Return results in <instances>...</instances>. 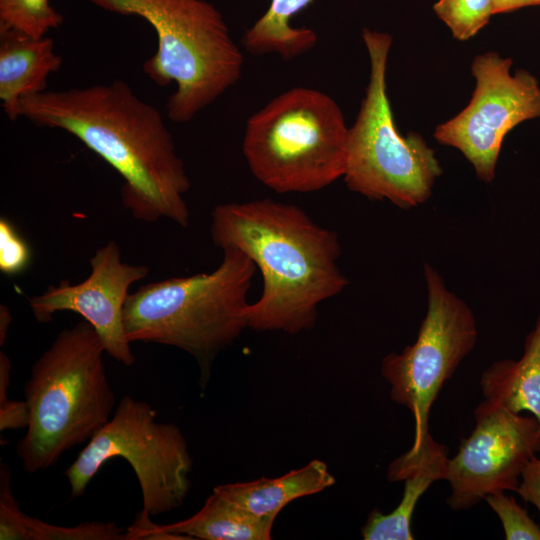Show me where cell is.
Returning a JSON list of instances; mask_svg holds the SVG:
<instances>
[{
	"label": "cell",
	"instance_id": "obj_1",
	"mask_svg": "<svg viewBox=\"0 0 540 540\" xmlns=\"http://www.w3.org/2000/svg\"><path fill=\"white\" fill-rule=\"evenodd\" d=\"M17 116L72 134L123 179V207L144 222L190 223L191 183L160 111L121 80L45 90L20 99Z\"/></svg>",
	"mask_w": 540,
	"mask_h": 540
},
{
	"label": "cell",
	"instance_id": "obj_2",
	"mask_svg": "<svg viewBox=\"0 0 540 540\" xmlns=\"http://www.w3.org/2000/svg\"><path fill=\"white\" fill-rule=\"evenodd\" d=\"M210 235L216 247L243 252L262 274V294L247 309L253 330H310L319 305L349 283L338 266V234L294 204L268 198L219 204Z\"/></svg>",
	"mask_w": 540,
	"mask_h": 540
},
{
	"label": "cell",
	"instance_id": "obj_3",
	"mask_svg": "<svg viewBox=\"0 0 540 540\" xmlns=\"http://www.w3.org/2000/svg\"><path fill=\"white\" fill-rule=\"evenodd\" d=\"M209 273L171 277L129 293L123 308L128 340L176 347L200 368L205 388L216 356L248 328V292L256 265L243 252L223 249Z\"/></svg>",
	"mask_w": 540,
	"mask_h": 540
},
{
	"label": "cell",
	"instance_id": "obj_4",
	"mask_svg": "<svg viewBox=\"0 0 540 540\" xmlns=\"http://www.w3.org/2000/svg\"><path fill=\"white\" fill-rule=\"evenodd\" d=\"M104 353L97 332L83 320L60 331L34 362L24 389L29 425L16 446L27 473L53 466L110 420L116 399Z\"/></svg>",
	"mask_w": 540,
	"mask_h": 540
},
{
	"label": "cell",
	"instance_id": "obj_5",
	"mask_svg": "<svg viewBox=\"0 0 540 540\" xmlns=\"http://www.w3.org/2000/svg\"><path fill=\"white\" fill-rule=\"evenodd\" d=\"M116 14L138 16L156 32L157 50L143 64L157 85H177L168 118L185 123L241 77L244 57L221 12L205 0H87Z\"/></svg>",
	"mask_w": 540,
	"mask_h": 540
},
{
	"label": "cell",
	"instance_id": "obj_6",
	"mask_svg": "<svg viewBox=\"0 0 540 540\" xmlns=\"http://www.w3.org/2000/svg\"><path fill=\"white\" fill-rule=\"evenodd\" d=\"M349 127L324 92L294 87L246 123L242 150L252 175L277 193L315 192L344 176Z\"/></svg>",
	"mask_w": 540,
	"mask_h": 540
},
{
	"label": "cell",
	"instance_id": "obj_7",
	"mask_svg": "<svg viewBox=\"0 0 540 540\" xmlns=\"http://www.w3.org/2000/svg\"><path fill=\"white\" fill-rule=\"evenodd\" d=\"M370 62L369 82L354 124L349 127L346 186L371 200H388L402 209L425 203L442 167L425 139L402 135L387 94L386 72L392 36L364 28Z\"/></svg>",
	"mask_w": 540,
	"mask_h": 540
},
{
	"label": "cell",
	"instance_id": "obj_8",
	"mask_svg": "<svg viewBox=\"0 0 540 540\" xmlns=\"http://www.w3.org/2000/svg\"><path fill=\"white\" fill-rule=\"evenodd\" d=\"M113 458H122L132 467L142 512L150 517L178 508L188 496L193 461L187 441L177 425L158 422L157 411L147 402L129 395L119 401L110 420L64 472L71 498L82 496Z\"/></svg>",
	"mask_w": 540,
	"mask_h": 540
},
{
	"label": "cell",
	"instance_id": "obj_9",
	"mask_svg": "<svg viewBox=\"0 0 540 540\" xmlns=\"http://www.w3.org/2000/svg\"><path fill=\"white\" fill-rule=\"evenodd\" d=\"M428 305L417 338L400 353L381 361V374L390 385L391 399L414 418L416 451L429 433V414L444 383L473 350L478 331L472 310L451 292L441 275L424 264Z\"/></svg>",
	"mask_w": 540,
	"mask_h": 540
},
{
	"label": "cell",
	"instance_id": "obj_10",
	"mask_svg": "<svg viewBox=\"0 0 540 540\" xmlns=\"http://www.w3.org/2000/svg\"><path fill=\"white\" fill-rule=\"evenodd\" d=\"M513 60L494 51L474 57L475 89L469 103L433 133L444 146L460 151L477 177L491 183L506 135L519 124L540 118V84L528 70L511 73Z\"/></svg>",
	"mask_w": 540,
	"mask_h": 540
},
{
	"label": "cell",
	"instance_id": "obj_11",
	"mask_svg": "<svg viewBox=\"0 0 540 540\" xmlns=\"http://www.w3.org/2000/svg\"><path fill=\"white\" fill-rule=\"evenodd\" d=\"M475 427L449 458L448 506L467 510L497 491H516L528 461L540 452V424L488 400L474 410Z\"/></svg>",
	"mask_w": 540,
	"mask_h": 540
},
{
	"label": "cell",
	"instance_id": "obj_12",
	"mask_svg": "<svg viewBox=\"0 0 540 540\" xmlns=\"http://www.w3.org/2000/svg\"><path fill=\"white\" fill-rule=\"evenodd\" d=\"M91 272L82 282L62 280L29 298V306L39 323L51 322L57 312L81 315L97 332L105 353L124 366L135 363L124 323L123 308L130 286L145 278L149 268L121 260L118 244L111 240L99 247L90 259Z\"/></svg>",
	"mask_w": 540,
	"mask_h": 540
},
{
	"label": "cell",
	"instance_id": "obj_13",
	"mask_svg": "<svg viewBox=\"0 0 540 540\" xmlns=\"http://www.w3.org/2000/svg\"><path fill=\"white\" fill-rule=\"evenodd\" d=\"M449 448L429 434L416 451H407L388 466L391 482L403 481L404 490L397 507L388 514L374 509L361 528L365 540H413L411 520L419 498L429 486L445 480Z\"/></svg>",
	"mask_w": 540,
	"mask_h": 540
},
{
	"label": "cell",
	"instance_id": "obj_14",
	"mask_svg": "<svg viewBox=\"0 0 540 540\" xmlns=\"http://www.w3.org/2000/svg\"><path fill=\"white\" fill-rule=\"evenodd\" d=\"M274 520L257 517L213 489L202 508L191 517L157 525L141 511L132 527L138 540H269Z\"/></svg>",
	"mask_w": 540,
	"mask_h": 540
},
{
	"label": "cell",
	"instance_id": "obj_15",
	"mask_svg": "<svg viewBox=\"0 0 540 540\" xmlns=\"http://www.w3.org/2000/svg\"><path fill=\"white\" fill-rule=\"evenodd\" d=\"M61 65L50 37L0 29V100L10 120L18 118L20 99L44 92L48 76Z\"/></svg>",
	"mask_w": 540,
	"mask_h": 540
},
{
	"label": "cell",
	"instance_id": "obj_16",
	"mask_svg": "<svg viewBox=\"0 0 540 540\" xmlns=\"http://www.w3.org/2000/svg\"><path fill=\"white\" fill-rule=\"evenodd\" d=\"M334 483L327 464L314 459L280 477L229 483L214 490L257 517L275 520L293 500L318 493Z\"/></svg>",
	"mask_w": 540,
	"mask_h": 540
},
{
	"label": "cell",
	"instance_id": "obj_17",
	"mask_svg": "<svg viewBox=\"0 0 540 540\" xmlns=\"http://www.w3.org/2000/svg\"><path fill=\"white\" fill-rule=\"evenodd\" d=\"M479 385L485 400L514 413L527 411L540 424V314L521 358L495 361L483 371Z\"/></svg>",
	"mask_w": 540,
	"mask_h": 540
},
{
	"label": "cell",
	"instance_id": "obj_18",
	"mask_svg": "<svg viewBox=\"0 0 540 540\" xmlns=\"http://www.w3.org/2000/svg\"><path fill=\"white\" fill-rule=\"evenodd\" d=\"M313 0H271L266 12L242 37L245 49L253 55L278 54L294 59L317 44V34L310 28H296L292 18Z\"/></svg>",
	"mask_w": 540,
	"mask_h": 540
},
{
	"label": "cell",
	"instance_id": "obj_19",
	"mask_svg": "<svg viewBox=\"0 0 540 540\" xmlns=\"http://www.w3.org/2000/svg\"><path fill=\"white\" fill-rule=\"evenodd\" d=\"M64 21L49 0H0V29L43 37Z\"/></svg>",
	"mask_w": 540,
	"mask_h": 540
},
{
	"label": "cell",
	"instance_id": "obj_20",
	"mask_svg": "<svg viewBox=\"0 0 540 540\" xmlns=\"http://www.w3.org/2000/svg\"><path fill=\"white\" fill-rule=\"evenodd\" d=\"M433 10L459 41L474 37L494 15L493 0H438Z\"/></svg>",
	"mask_w": 540,
	"mask_h": 540
},
{
	"label": "cell",
	"instance_id": "obj_21",
	"mask_svg": "<svg viewBox=\"0 0 540 540\" xmlns=\"http://www.w3.org/2000/svg\"><path fill=\"white\" fill-rule=\"evenodd\" d=\"M28 540H131L127 530L113 522H84L63 527L25 515Z\"/></svg>",
	"mask_w": 540,
	"mask_h": 540
},
{
	"label": "cell",
	"instance_id": "obj_22",
	"mask_svg": "<svg viewBox=\"0 0 540 540\" xmlns=\"http://www.w3.org/2000/svg\"><path fill=\"white\" fill-rule=\"evenodd\" d=\"M484 500L496 513L507 540H540V526L528 515L514 497L497 491Z\"/></svg>",
	"mask_w": 540,
	"mask_h": 540
},
{
	"label": "cell",
	"instance_id": "obj_23",
	"mask_svg": "<svg viewBox=\"0 0 540 540\" xmlns=\"http://www.w3.org/2000/svg\"><path fill=\"white\" fill-rule=\"evenodd\" d=\"M25 513L14 498L11 472L6 463L0 468V539L28 540Z\"/></svg>",
	"mask_w": 540,
	"mask_h": 540
},
{
	"label": "cell",
	"instance_id": "obj_24",
	"mask_svg": "<svg viewBox=\"0 0 540 540\" xmlns=\"http://www.w3.org/2000/svg\"><path fill=\"white\" fill-rule=\"evenodd\" d=\"M30 262V250L13 224L4 217L0 219V271L16 275L25 270Z\"/></svg>",
	"mask_w": 540,
	"mask_h": 540
},
{
	"label": "cell",
	"instance_id": "obj_25",
	"mask_svg": "<svg viewBox=\"0 0 540 540\" xmlns=\"http://www.w3.org/2000/svg\"><path fill=\"white\" fill-rule=\"evenodd\" d=\"M540 513V458L534 455L526 464L516 491Z\"/></svg>",
	"mask_w": 540,
	"mask_h": 540
},
{
	"label": "cell",
	"instance_id": "obj_26",
	"mask_svg": "<svg viewBox=\"0 0 540 540\" xmlns=\"http://www.w3.org/2000/svg\"><path fill=\"white\" fill-rule=\"evenodd\" d=\"M30 413L26 402L19 400H8L0 405V430L27 428L29 425Z\"/></svg>",
	"mask_w": 540,
	"mask_h": 540
},
{
	"label": "cell",
	"instance_id": "obj_27",
	"mask_svg": "<svg viewBox=\"0 0 540 540\" xmlns=\"http://www.w3.org/2000/svg\"><path fill=\"white\" fill-rule=\"evenodd\" d=\"M12 364L9 357L3 352H0V405L8 401L7 388L10 384V374Z\"/></svg>",
	"mask_w": 540,
	"mask_h": 540
},
{
	"label": "cell",
	"instance_id": "obj_28",
	"mask_svg": "<svg viewBox=\"0 0 540 540\" xmlns=\"http://www.w3.org/2000/svg\"><path fill=\"white\" fill-rule=\"evenodd\" d=\"M540 5V0H493L494 15Z\"/></svg>",
	"mask_w": 540,
	"mask_h": 540
},
{
	"label": "cell",
	"instance_id": "obj_29",
	"mask_svg": "<svg viewBox=\"0 0 540 540\" xmlns=\"http://www.w3.org/2000/svg\"><path fill=\"white\" fill-rule=\"evenodd\" d=\"M12 322V315L5 305L0 306V345L5 342L7 331Z\"/></svg>",
	"mask_w": 540,
	"mask_h": 540
}]
</instances>
